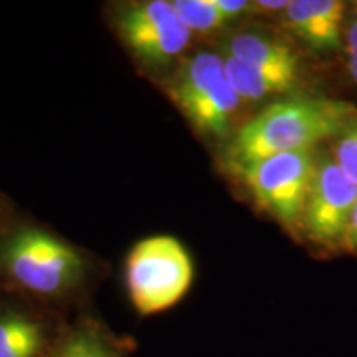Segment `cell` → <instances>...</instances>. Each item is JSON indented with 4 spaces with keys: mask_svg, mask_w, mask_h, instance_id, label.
<instances>
[{
    "mask_svg": "<svg viewBox=\"0 0 357 357\" xmlns=\"http://www.w3.org/2000/svg\"><path fill=\"white\" fill-rule=\"evenodd\" d=\"M354 118V106L331 98L273 102L236 132L230 155L242 169L276 154L311 149L319 141L339 136Z\"/></svg>",
    "mask_w": 357,
    "mask_h": 357,
    "instance_id": "cell-1",
    "label": "cell"
},
{
    "mask_svg": "<svg viewBox=\"0 0 357 357\" xmlns=\"http://www.w3.org/2000/svg\"><path fill=\"white\" fill-rule=\"evenodd\" d=\"M83 257L48 231L20 227L0 243V271L17 287L43 296L65 293L82 280Z\"/></svg>",
    "mask_w": 357,
    "mask_h": 357,
    "instance_id": "cell-2",
    "label": "cell"
},
{
    "mask_svg": "<svg viewBox=\"0 0 357 357\" xmlns=\"http://www.w3.org/2000/svg\"><path fill=\"white\" fill-rule=\"evenodd\" d=\"M192 280L194 263L184 245L174 236H149L129 252V300L142 316L158 314L176 306L189 291Z\"/></svg>",
    "mask_w": 357,
    "mask_h": 357,
    "instance_id": "cell-3",
    "label": "cell"
},
{
    "mask_svg": "<svg viewBox=\"0 0 357 357\" xmlns=\"http://www.w3.org/2000/svg\"><path fill=\"white\" fill-rule=\"evenodd\" d=\"M171 93L192 126L217 137L230 132L231 116L242 101L227 78L222 58L208 52L185 60Z\"/></svg>",
    "mask_w": 357,
    "mask_h": 357,
    "instance_id": "cell-4",
    "label": "cell"
},
{
    "mask_svg": "<svg viewBox=\"0 0 357 357\" xmlns=\"http://www.w3.org/2000/svg\"><path fill=\"white\" fill-rule=\"evenodd\" d=\"M316 162L312 151L306 149L271 155L240 171L257 204L284 225L294 227L303 220Z\"/></svg>",
    "mask_w": 357,
    "mask_h": 357,
    "instance_id": "cell-5",
    "label": "cell"
},
{
    "mask_svg": "<svg viewBox=\"0 0 357 357\" xmlns=\"http://www.w3.org/2000/svg\"><path fill=\"white\" fill-rule=\"evenodd\" d=\"M116 26L134 56L151 66L167 65L185 50L192 37V30L166 0L129 3L116 17Z\"/></svg>",
    "mask_w": 357,
    "mask_h": 357,
    "instance_id": "cell-6",
    "label": "cell"
},
{
    "mask_svg": "<svg viewBox=\"0 0 357 357\" xmlns=\"http://www.w3.org/2000/svg\"><path fill=\"white\" fill-rule=\"evenodd\" d=\"M356 205V182L337 166L336 160H318L303 213L307 235L314 242H339L347 235Z\"/></svg>",
    "mask_w": 357,
    "mask_h": 357,
    "instance_id": "cell-7",
    "label": "cell"
},
{
    "mask_svg": "<svg viewBox=\"0 0 357 357\" xmlns=\"http://www.w3.org/2000/svg\"><path fill=\"white\" fill-rule=\"evenodd\" d=\"M344 12L346 3L339 0H294L284 8V24L314 50H337Z\"/></svg>",
    "mask_w": 357,
    "mask_h": 357,
    "instance_id": "cell-8",
    "label": "cell"
},
{
    "mask_svg": "<svg viewBox=\"0 0 357 357\" xmlns=\"http://www.w3.org/2000/svg\"><path fill=\"white\" fill-rule=\"evenodd\" d=\"M229 56L260 70L298 77L300 60L287 43L258 33H242L227 43Z\"/></svg>",
    "mask_w": 357,
    "mask_h": 357,
    "instance_id": "cell-9",
    "label": "cell"
},
{
    "mask_svg": "<svg viewBox=\"0 0 357 357\" xmlns=\"http://www.w3.org/2000/svg\"><path fill=\"white\" fill-rule=\"evenodd\" d=\"M223 63H225L227 78L240 100L258 101L266 96L287 93L294 88L298 79V77L291 75L255 68L231 56H227Z\"/></svg>",
    "mask_w": 357,
    "mask_h": 357,
    "instance_id": "cell-10",
    "label": "cell"
},
{
    "mask_svg": "<svg viewBox=\"0 0 357 357\" xmlns=\"http://www.w3.org/2000/svg\"><path fill=\"white\" fill-rule=\"evenodd\" d=\"M43 347L42 326L20 312H0V357H37Z\"/></svg>",
    "mask_w": 357,
    "mask_h": 357,
    "instance_id": "cell-11",
    "label": "cell"
},
{
    "mask_svg": "<svg viewBox=\"0 0 357 357\" xmlns=\"http://www.w3.org/2000/svg\"><path fill=\"white\" fill-rule=\"evenodd\" d=\"M172 6L182 22L190 30H197V32L220 29L229 22L217 7L215 0H176Z\"/></svg>",
    "mask_w": 357,
    "mask_h": 357,
    "instance_id": "cell-12",
    "label": "cell"
},
{
    "mask_svg": "<svg viewBox=\"0 0 357 357\" xmlns=\"http://www.w3.org/2000/svg\"><path fill=\"white\" fill-rule=\"evenodd\" d=\"M52 357H119L106 339L91 329H79L71 333L56 347Z\"/></svg>",
    "mask_w": 357,
    "mask_h": 357,
    "instance_id": "cell-13",
    "label": "cell"
},
{
    "mask_svg": "<svg viewBox=\"0 0 357 357\" xmlns=\"http://www.w3.org/2000/svg\"><path fill=\"white\" fill-rule=\"evenodd\" d=\"M337 166L357 184V118L347 124V128L337 136L334 149Z\"/></svg>",
    "mask_w": 357,
    "mask_h": 357,
    "instance_id": "cell-14",
    "label": "cell"
},
{
    "mask_svg": "<svg viewBox=\"0 0 357 357\" xmlns=\"http://www.w3.org/2000/svg\"><path fill=\"white\" fill-rule=\"evenodd\" d=\"M215 3L229 20L242 15V13L247 12L250 6H252V3L245 2V0H215Z\"/></svg>",
    "mask_w": 357,
    "mask_h": 357,
    "instance_id": "cell-15",
    "label": "cell"
},
{
    "mask_svg": "<svg viewBox=\"0 0 357 357\" xmlns=\"http://www.w3.org/2000/svg\"><path fill=\"white\" fill-rule=\"evenodd\" d=\"M347 55L349 58H357V20L347 30Z\"/></svg>",
    "mask_w": 357,
    "mask_h": 357,
    "instance_id": "cell-16",
    "label": "cell"
},
{
    "mask_svg": "<svg viewBox=\"0 0 357 357\" xmlns=\"http://www.w3.org/2000/svg\"><path fill=\"white\" fill-rule=\"evenodd\" d=\"M346 238H347V242L352 245V247L357 248V205H356L354 213H352L351 225H349V230H347Z\"/></svg>",
    "mask_w": 357,
    "mask_h": 357,
    "instance_id": "cell-17",
    "label": "cell"
},
{
    "mask_svg": "<svg viewBox=\"0 0 357 357\" xmlns=\"http://www.w3.org/2000/svg\"><path fill=\"white\" fill-rule=\"evenodd\" d=\"M257 6L263 10H283L289 6V2H257Z\"/></svg>",
    "mask_w": 357,
    "mask_h": 357,
    "instance_id": "cell-18",
    "label": "cell"
},
{
    "mask_svg": "<svg viewBox=\"0 0 357 357\" xmlns=\"http://www.w3.org/2000/svg\"><path fill=\"white\" fill-rule=\"evenodd\" d=\"M347 68H349V75L352 79L357 83V58H349L347 60Z\"/></svg>",
    "mask_w": 357,
    "mask_h": 357,
    "instance_id": "cell-19",
    "label": "cell"
}]
</instances>
